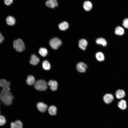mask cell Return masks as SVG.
<instances>
[{
	"mask_svg": "<svg viewBox=\"0 0 128 128\" xmlns=\"http://www.w3.org/2000/svg\"><path fill=\"white\" fill-rule=\"evenodd\" d=\"M14 97L11 92L2 90L0 93V100L5 105H9L12 103Z\"/></svg>",
	"mask_w": 128,
	"mask_h": 128,
	"instance_id": "1",
	"label": "cell"
},
{
	"mask_svg": "<svg viewBox=\"0 0 128 128\" xmlns=\"http://www.w3.org/2000/svg\"><path fill=\"white\" fill-rule=\"evenodd\" d=\"M13 47L17 51L21 52L25 49L24 43L22 40L20 39L15 40L13 42Z\"/></svg>",
	"mask_w": 128,
	"mask_h": 128,
	"instance_id": "2",
	"label": "cell"
},
{
	"mask_svg": "<svg viewBox=\"0 0 128 128\" xmlns=\"http://www.w3.org/2000/svg\"><path fill=\"white\" fill-rule=\"evenodd\" d=\"M34 86L36 89L40 91H45L47 88L46 82L43 80H40L36 81L34 84Z\"/></svg>",
	"mask_w": 128,
	"mask_h": 128,
	"instance_id": "3",
	"label": "cell"
},
{
	"mask_svg": "<svg viewBox=\"0 0 128 128\" xmlns=\"http://www.w3.org/2000/svg\"><path fill=\"white\" fill-rule=\"evenodd\" d=\"M62 44L61 40L57 37H55L51 39L50 41L49 44L53 49L56 50Z\"/></svg>",
	"mask_w": 128,
	"mask_h": 128,
	"instance_id": "4",
	"label": "cell"
},
{
	"mask_svg": "<svg viewBox=\"0 0 128 128\" xmlns=\"http://www.w3.org/2000/svg\"><path fill=\"white\" fill-rule=\"evenodd\" d=\"M115 97L112 94L107 93L103 96V100L104 103L106 104H111L114 101Z\"/></svg>",
	"mask_w": 128,
	"mask_h": 128,
	"instance_id": "5",
	"label": "cell"
},
{
	"mask_svg": "<svg viewBox=\"0 0 128 128\" xmlns=\"http://www.w3.org/2000/svg\"><path fill=\"white\" fill-rule=\"evenodd\" d=\"M118 108L121 110L124 111L128 108V104L127 101L124 99L119 100L117 104Z\"/></svg>",
	"mask_w": 128,
	"mask_h": 128,
	"instance_id": "6",
	"label": "cell"
},
{
	"mask_svg": "<svg viewBox=\"0 0 128 128\" xmlns=\"http://www.w3.org/2000/svg\"><path fill=\"white\" fill-rule=\"evenodd\" d=\"M126 96L125 91L123 89H119L115 91L114 96L117 99L119 100L124 99Z\"/></svg>",
	"mask_w": 128,
	"mask_h": 128,
	"instance_id": "7",
	"label": "cell"
},
{
	"mask_svg": "<svg viewBox=\"0 0 128 128\" xmlns=\"http://www.w3.org/2000/svg\"><path fill=\"white\" fill-rule=\"evenodd\" d=\"M11 83L10 82L4 79H1V87L4 90L9 91L10 90V86Z\"/></svg>",
	"mask_w": 128,
	"mask_h": 128,
	"instance_id": "8",
	"label": "cell"
},
{
	"mask_svg": "<svg viewBox=\"0 0 128 128\" xmlns=\"http://www.w3.org/2000/svg\"><path fill=\"white\" fill-rule=\"evenodd\" d=\"M87 67V65L84 63L80 62L77 65L76 68L78 71L80 73L85 72Z\"/></svg>",
	"mask_w": 128,
	"mask_h": 128,
	"instance_id": "9",
	"label": "cell"
},
{
	"mask_svg": "<svg viewBox=\"0 0 128 128\" xmlns=\"http://www.w3.org/2000/svg\"><path fill=\"white\" fill-rule=\"evenodd\" d=\"M45 4L47 7L52 8L57 6L58 5L57 0H48Z\"/></svg>",
	"mask_w": 128,
	"mask_h": 128,
	"instance_id": "10",
	"label": "cell"
},
{
	"mask_svg": "<svg viewBox=\"0 0 128 128\" xmlns=\"http://www.w3.org/2000/svg\"><path fill=\"white\" fill-rule=\"evenodd\" d=\"M48 84L50 86V88L51 90L55 91L57 90L58 83L56 81L50 80L48 82Z\"/></svg>",
	"mask_w": 128,
	"mask_h": 128,
	"instance_id": "11",
	"label": "cell"
},
{
	"mask_svg": "<svg viewBox=\"0 0 128 128\" xmlns=\"http://www.w3.org/2000/svg\"><path fill=\"white\" fill-rule=\"evenodd\" d=\"M37 108L39 111L43 112H45L47 109V106L44 103L40 102L38 103L37 105Z\"/></svg>",
	"mask_w": 128,
	"mask_h": 128,
	"instance_id": "12",
	"label": "cell"
},
{
	"mask_svg": "<svg viewBox=\"0 0 128 128\" xmlns=\"http://www.w3.org/2000/svg\"><path fill=\"white\" fill-rule=\"evenodd\" d=\"M92 4L89 1H85L83 4V8L86 11L90 10L92 9Z\"/></svg>",
	"mask_w": 128,
	"mask_h": 128,
	"instance_id": "13",
	"label": "cell"
},
{
	"mask_svg": "<svg viewBox=\"0 0 128 128\" xmlns=\"http://www.w3.org/2000/svg\"><path fill=\"white\" fill-rule=\"evenodd\" d=\"M87 45V41L84 39H82L79 41V47L83 50H84L86 49Z\"/></svg>",
	"mask_w": 128,
	"mask_h": 128,
	"instance_id": "14",
	"label": "cell"
},
{
	"mask_svg": "<svg viewBox=\"0 0 128 128\" xmlns=\"http://www.w3.org/2000/svg\"><path fill=\"white\" fill-rule=\"evenodd\" d=\"M39 59L35 55L33 54L31 56L30 63L33 65L37 64L39 62Z\"/></svg>",
	"mask_w": 128,
	"mask_h": 128,
	"instance_id": "15",
	"label": "cell"
},
{
	"mask_svg": "<svg viewBox=\"0 0 128 128\" xmlns=\"http://www.w3.org/2000/svg\"><path fill=\"white\" fill-rule=\"evenodd\" d=\"M114 32L116 35L121 36L124 34V30L122 27L120 26H118L115 28Z\"/></svg>",
	"mask_w": 128,
	"mask_h": 128,
	"instance_id": "16",
	"label": "cell"
},
{
	"mask_svg": "<svg viewBox=\"0 0 128 128\" xmlns=\"http://www.w3.org/2000/svg\"><path fill=\"white\" fill-rule=\"evenodd\" d=\"M6 21L7 24L9 25H13L15 24V20L14 18L11 16H9L6 18Z\"/></svg>",
	"mask_w": 128,
	"mask_h": 128,
	"instance_id": "17",
	"label": "cell"
},
{
	"mask_svg": "<svg viewBox=\"0 0 128 128\" xmlns=\"http://www.w3.org/2000/svg\"><path fill=\"white\" fill-rule=\"evenodd\" d=\"M69 27L68 23L66 21L63 22L59 23V29L61 30H65L67 29Z\"/></svg>",
	"mask_w": 128,
	"mask_h": 128,
	"instance_id": "18",
	"label": "cell"
},
{
	"mask_svg": "<svg viewBox=\"0 0 128 128\" xmlns=\"http://www.w3.org/2000/svg\"><path fill=\"white\" fill-rule=\"evenodd\" d=\"M96 42L97 44L102 45L104 46H105L107 45V42L106 40L102 38H99L96 39Z\"/></svg>",
	"mask_w": 128,
	"mask_h": 128,
	"instance_id": "19",
	"label": "cell"
},
{
	"mask_svg": "<svg viewBox=\"0 0 128 128\" xmlns=\"http://www.w3.org/2000/svg\"><path fill=\"white\" fill-rule=\"evenodd\" d=\"M48 112L49 114L52 115H54L56 114L57 109L54 105L50 106L48 108Z\"/></svg>",
	"mask_w": 128,
	"mask_h": 128,
	"instance_id": "20",
	"label": "cell"
},
{
	"mask_svg": "<svg viewBox=\"0 0 128 128\" xmlns=\"http://www.w3.org/2000/svg\"><path fill=\"white\" fill-rule=\"evenodd\" d=\"M96 57L97 60L99 61H102L105 60L104 56L103 54L101 52H97L96 55Z\"/></svg>",
	"mask_w": 128,
	"mask_h": 128,
	"instance_id": "21",
	"label": "cell"
},
{
	"mask_svg": "<svg viewBox=\"0 0 128 128\" xmlns=\"http://www.w3.org/2000/svg\"><path fill=\"white\" fill-rule=\"evenodd\" d=\"M26 82L29 85H32L34 84L35 80L34 78L31 75H29L26 80Z\"/></svg>",
	"mask_w": 128,
	"mask_h": 128,
	"instance_id": "22",
	"label": "cell"
},
{
	"mask_svg": "<svg viewBox=\"0 0 128 128\" xmlns=\"http://www.w3.org/2000/svg\"><path fill=\"white\" fill-rule=\"evenodd\" d=\"M42 66L43 69L46 70H49L50 68V64L47 60H45L43 62Z\"/></svg>",
	"mask_w": 128,
	"mask_h": 128,
	"instance_id": "23",
	"label": "cell"
},
{
	"mask_svg": "<svg viewBox=\"0 0 128 128\" xmlns=\"http://www.w3.org/2000/svg\"><path fill=\"white\" fill-rule=\"evenodd\" d=\"M40 54L43 57H45L47 54V51L45 48H41L40 49L39 51Z\"/></svg>",
	"mask_w": 128,
	"mask_h": 128,
	"instance_id": "24",
	"label": "cell"
},
{
	"mask_svg": "<svg viewBox=\"0 0 128 128\" xmlns=\"http://www.w3.org/2000/svg\"><path fill=\"white\" fill-rule=\"evenodd\" d=\"M14 123L15 125V128H22V124L20 121L19 120H16Z\"/></svg>",
	"mask_w": 128,
	"mask_h": 128,
	"instance_id": "25",
	"label": "cell"
},
{
	"mask_svg": "<svg viewBox=\"0 0 128 128\" xmlns=\"http://www.w3.org/2000/svg\"><path fill=\"white\" fill-rule=\"evenodd\" d=\"M6 123V120L5 117L2 115H0V126H2Z\"/></svg>",
	"mask_w": 128,
	"mask_h": 128,
	"instance_id": "26",
	"label": "cell"
},
{
	"mask_svg": "<svg viewBox=\"0 0 128 128\" xmlns=\"http://www.w3.org/2000/svg\"><path fill=\"white\" fill-rule=\"evenodd\" d=\"M122 25L124 27L128 28V18H126L123 20Z\"/></svg>",
	"mask_w": 128,
	"mask_h": 128,
	"instance_id": "27",
	"label": "cell"
},
{
	"mask_svg": "<svg viewBox=\"0 0 128 128\" xmlns=\"http://www.w3.org/2000/svg\"><path fill=\"white\" fill-rule=\"evenodd\" d=\"M13 1V0H4V3L6 5L9 6L12 3Z\"/></svg>",
	"mask_w": 128,
	"mask_h": 128,
	"instance_id": "28",
	"label": "cell"
},
{
	"mask_svg": "<svg viewBox=\"0 0 128 128\" xmlns=\"http://www.w3.org/2000/svg\"><path fill=\"white\" fill-rule=\"evenodd\" d=\"M4 39V37L2 35L1 33H0V44L3 41Z\"/></svg>",
	"mask_w": 128,
	"mask_h": 128,
	"instance_id": "29",
	"label": "cell"
},
{
	"mask_svg": "<svg viewBox=\"0 0 128 128\" xmlns=\"http://www.w3.org/2000/svg\"><path fill=\"white\" fill-rule=\"evenodd\" d=\"M11 128H15V125L14 122H11L10 124Z\"/></svg>",
	"mask_w": 128,
	"mask_h": 128,
	"instance_id": "30",
	"label": "cell"
},
{
	"mask_svg": "<svg viewBox=\"0 0 128 128\" xmlns=\"http://www.w3.org/2000/svg\"><path fill=\"white\" fill-rule=\"evenodd\" d=\"M1 79H0V87H1Z\"/></svg>",
	"mask_w": 128,
	"mask_h": 128,
	"instance_id": "31",
	"label": "cell"
},
{
	"mask_svg": "<svg viewBox=\"0 0 128 128\" xmlns=\"http://www.w3.org/2000/svg\"></svg>",
	"mask_w": 128,
	"mask_h": 128,
	"instance_id": "32",
	"label": "cell"
}]
</instances>
